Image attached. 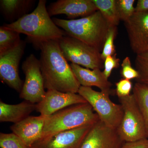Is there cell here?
<instances>
[{
  "label": "cell",
  "mask_w": 148,
  "mask_h": 148,
  "mask_svg": "<svg viewBox=\"0 0 148 148\" xmlns=\"http://www.w3.org/2000/svg\"><path fill=\"white\" fill-rule=\"evenodd\" d=\"M34 46L41 51L39 60L45 88L78 93L80 84L63 55L58 40L47 41Z\"/></svg>",
  "instance_id": "obj_1"
},
{
  "label": "cell",
  "mask_w": 148,
  "mask_h": 148,
  "mask_svg": "<svg viewBox=\"0 0 148 148\" xmlns=\"http://www.w3.org/2000/svg\"><path fill=\"white\" fill-rule=\"evenodd\" d=\"M47 1L40 0L36 9L12 23L3 25L28 36L34 45L47 41L59 40L67 34L51 18L46 8Z\"/></svg>",
  "instance_id": "obj_2"
},
{
  "label": "cell",
  "mask_w": 148,
  "mask_h": 148,
  "mask_svg": "<svg viewBox=\"0 0 148 148\" xmlns=\"http://www.w3.org/2000/svg\"><path fill=\"white\" fill-rule=\"evenodd\" d=\"M67 35L102 52L110 26L98 10L89 16L73 20L52 18Z\"/></svg>",
  "instance_id": "obj_3"
},
{
  "label": "cell",
  "mask_w": 148,
  "mask_h": 148,
  "mask_svg": "<svg viewBox=\"0 0 148 148\" xmlns=\"http://www.w3.org/2000/svg\"><path fill=\"white\" fill-rule=\"evenodd\" d=\"M99 120L98 114L89 103L70 106L47 116L41 137L37 143L48 140L60 132L93 125Z\"/></svg>",
  "instance_id": "obj_4"
},
{
  "label": "cell",
  "mask_w": 148,
  "mask_h": 148,
  "mask_svg": "<svg viewBox=\"0 0 148 148\" xmlns=\"http://www.w3.org/2000/svg\"><path fill=\"white\" fill-rule=\"evenodd\" d=\"M78 93L90 104L100 120L107 127L115 130L118 128L123 116V110L120 104L112 102L110 93L81 86Z\"/></svg>",
  "instance_id": "obj_5"
},
{
  "label": "cell",
  "mask_w": 148,
  "mask_h": 148,
  "mask_svg": "<svg viewBox=\"0 0 148 148\" xmlns=\"http://www.w3.org/2000/svg\"><path fill=\"white\" fill-rule=\"evenodd\" d=\"M58 42L64 57L72 64L91 70L104 68L101 52L95 48L67 34Z\"/></svg>",
  "instance_id": "obj_6"
},
{
  "label": "cell",
  "mask_w": 148,
  "mask_h": 148,
  "mask_svg": "<svg viewBox=\"0 0 148 148\" xmlns=\"http://www.w3.org/2000/svg\"><path fill=\"white\" fill-rule=\"evenodd\" d=\"M123 114L117 132L124 142L147 139L145 123L133 94L119 98Z\"/></svg>",
  "instance_id": "obj_7"
},
{
  "label": "cell",
  "mask_w": 148,
  "mask_h": 148,
  "mask_svg": "<svg viewBox=\"0 0 148 148\" xmlns=\"http://www.w3.org/2000/svg\"><path fill=\"white\" fill-rule=\"evenodd\" d=\"M22 69L25 79L19 97L34 104L40 103L46 93L40 60L30 54L22 64Z\"/></svg>",
  "instance_id": "obj_8"
},
{
  "label": "cell",
  "mask_w": 148,
  "mask_h": 148,
  "mask_svg": "<svg viewBox=\"0 0 148 148\" xmlns=\"http://www.w3.org/2000/svg\"><path fill=\"white\" fill-rule=\"evenodd\" d=\"M26 43L21 40L12 49L0 54V79L11 88L21 92L24 82L18 73V66L24 53Z\"/></svg>",
  "instance_id": "obj_9"
},
{
  "label": "cell",
  "mask_w": 148,
  "mask_h": 148,
  "mask_svg": "<svg viewBox=\"0 0 148 148\" xmlns=\"http://www.w3.org/2000/svg\"><path fill=\"white\" fill-rule=\"evenodd\" d=\"M130 45L137 55L148 51V10L135 12L124 22Z\"/></svg>",
  "instance_id": "obj_10"
},
{
  "label": "cell",
  "mask_w": 148,
  "mask_h": 148,
  "mask_svg": "<svg viewBox=\"0 0 148 148\" xmlns=\"http://www.w3.org/2000/svg\"><path fill=\"white\" fill-rule=\"evenodd\" d=\"M86 103L87 101L78 93L48 90L42 100L36 104V111L42 115L49 116L70 106Z\"/></svg>",
  "instance_id": "obj_11"
},
{
  "label": "cell",
  "mask_w": 148,
  "mask_h": 148,
  "mask_svg": "<svg viewBox=\"0 0 148 148\" xmlns=\"http://www.w3.org/2000/svg\"><path fill=\"white\" fill-rule=\"evenodd\" d=\"M124 143L116 130L107 127L99 120L92 125L80 148H121Z\"/></svg>",
  "instance_id": "obj_12"
},
{
  "label": "cell",
  "mask_w": 148,
  "mask_h": 148,
  "mask_svg": "<svg viewBox=\"0 0 148 148\" xmlns=\"http://www.w3.org/2000/svg\"><path fill=\"white\" fill-rule=\"evenodd\" d=\"M98 10L92 0H58L51 3L47 9L50 16L64 14L69 20L86 17Z\"/></svg>",
  "instance_id": "obj_13"
},
{
  "label": "cell",
  "mask_w": 148,
  "mask_h": 148,
  "mask_svg": "<svg viewBox=\"0 0 148 148\" xmlns=\"http://www.w3.org/2000/svg\"><path fill=\"white\" fill-rule=\"evenodd\" d=\"M92 125L60 132L48 140L35 143L31 148H80Z\"/></svg>",
  "instance_id": "obj_14"
},
{
  "label": "cell",
  "mask_w": 148,
  "mask_h": 148,
  "mask_svg": "<svg viewBox=\"0 0 148 148\" xmlns=\"http://www.w3.org/2000/svg\"><path fill=\"white\" fill-rule=\"evenodd\" d=\"M47 116H29L10 127L12 133L18 136L29 147L40 140Z\"/></svg>",
  "instance_id": "obj_15"
},
{
  "label": "cell",
  "mask_w": 148,
  "mask_h": 148,
  "mask_svg": "<svg viewBox=\"0 0 148 148\" xmlns=\"http://www.w3.org/2000/svg\"><path fill=\"white\" fill-rule=\"evenodd\" d=\"M70 66L81 86H96L101 91L112 94L114 91L111 89L112 84L106 77L101 69L91 70L72 63Z\"/></svg>",
  "instance_id": "obj_16"
},
{
  "label": "cell",
  "mask_w": 148,
  "mask_h": 148,
  "mask_svg": "<svg viewBox=\"0 0 148 148\" xmlns=\"http://www.w3.org/2000/svg\"><path fill=\"white\" fill-rule=\"evenodd\" d=\"M36 104L25 101L15 105L0 101V122H12L14 124L21 121L36 110Z\"/></svg>",
  "instance_id": "obj_17"
},
{
  "label": "cell",
  "mask_w": 148,
  "mask_h": 148,
  "mask_svg": "<svg viewBox=\"0 0 148 148\" xmlns=\"http://www.w3.org/2000/svg\"><path fill=\"white\" fill-rule=\"evenodd\" d=\"M35 3L34 0H1L0 7L5 18L12 23L29 14Z\"/></svg>",
  "instance_id": "obj_18"
},
{
  "label": "cell",
  "mask_w": 148,
  "mask_h": 148,
  "mask_svg": "<svg viewBox=\"0 0 148 148\" xmlns=\"http://www.w3.org/2000/svg\"><path fill=\"white\" fill-rule=\"evenodd\" d=\"M132 94L143 117L148 139V86L135 83L132 89Z\"/></svg>",
  "instance_id": "obj_19"
},
{
  "label": "cell",
  "mask_w": 148,
  "mask_h": 148,
  "mask_svg": "<svg viewBox=\"0 0 148 148\" xmlns=\"http://www.w3.org/2000/svg\"><path fill=\"white\" fill-rule=\"evenodd\" d=\"M92 1L110 27H117L121 20L116 0H92Z\"/></svg>",
  "instance_id": "obj_20"
},
{
  "label": "cell",
  "mask_w": 148,
  "mask_h": 148,
  "mask_svg": "<svg viewBox=\"0 0 148 148\" xmlns=\"http://www.w3.org/2000/svg\"><path fill=\"white\" fill-rule=\"evenodd\" d=\"M20 34L1 26L0 27V54L16 47L21 41Z\"/></svg>",
  "instance_id": "obj_21"
},
{
  "label": "cell",
  "mask_w": 148,
  "mask_h": 148,
  "mask_svg": "<svg viewBox=\"0 0 148 148\" xmlns=\"http://www.w3.org/2000/svg\"><path fill=\"white\" fill-rule=\"evenodd\" d=\"M135 69L139 73V77L135 79L148 86V51L136 56L135 60Z\"/></svg>",
  "instance_id": "obj_22"
},
{
  "label": "cell",
  "mask_w": 148,
  "mask_h": 148,
  "mask_svg": "<svg viewBox=\"0 0 148 148\" xmlns=\"http://www.w3.org/2000/svg\"><path fill=\"white\" fill-rule=\"evenodd\" d=\"M0 147L1 148H31L12 132L0 133Z\"/></svg>",
  "instance_id": "obj_23"
},
{
  "label": "cell",
  "mask_w": 148,
  "mask_h": 148,
  "mask_svg": "<svg viewBox=\"0 0 148 148\" xmlns=\"http://www.w3.org/2000/svg\"><path fill=\"white\" fill-rule=\"evenodd\" d=\"M117 32V27H110L101 53V58L104 61L108 56L116 53L114 41L116 38Z\"/></svg>",
  "instance_id": "obj_24"
},
{
  "label": "cell",
  "mask_w": 148,
  "mask_h": 148,
  "mask_svg": "<svg viewBox=\"0 0 148 148\" xmlns=\"http://www.w3.org/2000/svg\"><path fill=\"white\" fill-rule=\"evenodd\" d=\"M135 0H116L117 8L121 20L126 22L135 12Z\"/></svg>",
  "instance_id": "obj_25"
},
{
  "label": "cell",
  "mask_w": 148,
  "mask_h": 148,
  "mask_svg": "<svg viewBox=\"0 0 148 148\" xmlns=\"http://www.w3.org/2000/svg\"><path fill=\"white\" fill-rule=\"evenodd\" d=\"M121 67L120 74L123 78L131 80L134 79H137L139 77V73L132 67L130 58L128 56H126L123 59Z\"/></svg>",
  "instance_id": "obj_26"
},
{
  "label": "cell",
  "mask_w": 148,
  "mask_h": 148,
  "mask_svg": "<svg viewBox=\"0 0 148 148\" xmlns=\"http://www.w3.org/2000/svg\"><path fill=\"white\" fill-rule=\"evenodd\" d=\"M115 92L118 98L130 95L132 88V84L129 80L122 79L116 83Z\"/></svg>",
  "instance_id": "obj_27"
},
{
  "label": "cell",
  "mask_w": 148,
  "mask_h": 148,
  "mask_svg": "<svg viewBox=\"0 0 148 148\" xmlns=\"http://www.w3.org/2000/svg\"><path fill=\"white\" fill-rule=\"evenodd\" d=\"M119 58L117 57V54L108 56L104 60V70L103 73L108 79L111 75L113 70L118 69L120 66Z\"/></svg>",
  "instance_id": "obj_28"
},
{
  "label": "cell",
  "mask_w": 148,
  "mask_h": 148,
  "mask_svg": "<svg viewBox=\"0 0 148 148\" xmlns=\"http://www.w3.org/2000/svg\"><path fill=\"white\" fill-rule=\"evenodd\" d=\"M121 148H148V139L135 142H124Z\"/></svg>",
  "instance_id": "obj_29"
},
{
  "label": "cell",
  "mask_w": 148,
  "mask_h": 148,
  "mask_svg": "<svg viewBox=\"0 0 148 148\" xmlns=\"http://www.w3.org/2000/svg\"><path fill=\"white\" fill-rule=\"evenodd\" d=\"M135 12L148 10V0H138L135 7Z\"/></svg>",
  "instance_id": "obj_30"
}]
</instances>
